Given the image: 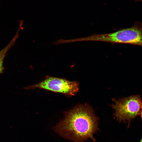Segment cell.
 <instances>
[{
  "mask_svg": "<svg viewBox=\"0 0 142 142\" xmlns=\"http://www.w3.org/2000/svg\"><path fill=\"white\" fill-rule=\"evenodd\" d=\"M64 113L63 119L53 128L55 131L73 142H84L89 139L95 141L93 134L99 130L98 119L90 106L79 105Z\"/></svg>",
  "mask_w": 142,
  "mask_h": 142,
  "instance_id": "1",
  "label": "cell"
},
{
  "mask_svg": "<svg viewBox=\"0 0 142 142\" xmlns=\"http://www.w3.org/2000/svg\"><path fill=\"white\" fill-rule=\"evenodd\" d=\"M37 88L61 93L70 97L75 95L77 93L79 90V85L77 81H71L65 78L47 76L42 81L24 88L27 90Z\"/></svg>",
  "mask_w": 142,
  "mask_h": 142,
  "instance_id": "3",
  "label": "cell"
},
{
  "mask_svg": "<svg viewBox=\"0 0 142 142\" xmlns=\"http://www.w3.org/2000/svg\"><path fill=\"white\" fill-rule=\"evenodd\" d=\"M140 115L141 118L142 119V108L141 111Z\"/></svg>",
  "mask_w": 142,
  "mask_h": 142,
  "instance_id": "5",
  "label": "cell"
},
{
  "mask_svg": "<svg viewBox=\"0 0 142 142\" xmlns=\"http://www.w3.org/2000/svg\"><path fill=\"white\" fill-rule=\"evenodd\" d=\"M113 100L114 103L111 106L114 110V117L118 121L129 124L131 120L140 114L142 108V100L139 95Z\"/></svg>",
  "mask_w": 142,
  "mask_h": 142,
  "instance_id": "2",
  "label": "cell"
},
{
  "mask_svg": "<svg viewBox=\"0 0 142 142\" xmlns=\"http://www.w3.org/2000/svg\"><path fill=\"white\" fill-rule=\"evenodd\" d=\"M18 36V33L17 32L10 42L5 47L0 51V74L2 73L4 69V68L3 66V64L4 59L9 49L14 45L16 40Z\"/></svg>",
  "mask_w": 142,
  "mask_h": 142,
  "instance_id": "4",
  "label": "cell"
},
{
  "mask_svg": "<svg viewBox=\"0 0 142 142\" xmlns=\"http://www.w3.org/2000/svg\"><path fill=\"white\" fill-rule=\"evenodd\" d=\"M140 142H142V138Z\"/></svg>",
  "mask_w": 142,
  "mask_h": 142,
  "instance_id": "6",
  "label": "cell"
}]
</instances>
